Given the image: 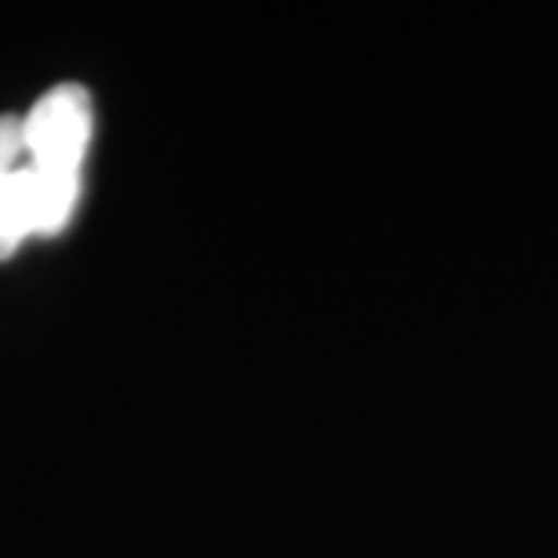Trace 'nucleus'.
Segmentation results:
<instances>
[{"label":"nucleus","instance_id":"f257e3e1","mask_svg":"<svg viewBox=\"0 0 558 558\" xmlns=\"http://www.w3.org/2000/svg\"><path fill=\"white\" fill-rule=\"evenodd\" d=\"M19 120L26 163L51 174L84 178V160L95 135V109L87 87L54 84Z\"/></svg>","mask_w":558,"mask_h":558},{"label":"nucleus","instance_id":"f03ea898","mask_svg":"<svg viewBox=\"0 0 558 558\" xmlns=\"http://www.w3.org/2000/svg\"><path fill=\"white\" fill-rule=\"evenodd\" d=\"M22 160H26V149H22V120L0 117V185L19 171Z\"/></svg>","mask_w":558,"mask_h":558}]
</instances>
